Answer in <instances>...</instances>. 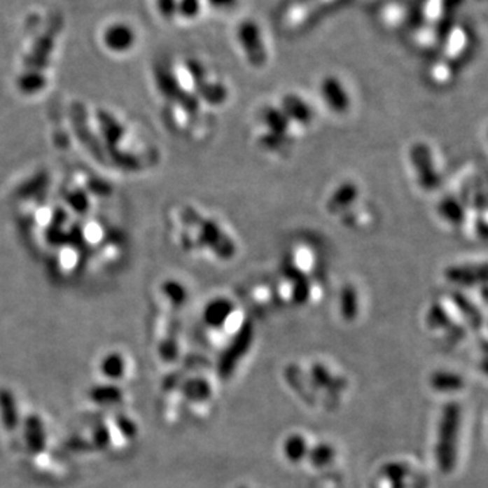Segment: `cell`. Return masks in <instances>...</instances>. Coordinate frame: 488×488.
Segmentation results:
<instances>
[{
  "label": "cell",
  "instance_id": "2e32d148",
  "mask_svg": "<svg viewBox=\"0 0 488 488\" xmlns=\"http://www.w3.org/2000/svg\"><path fill=\"white\" fill-rule=\"evenodd\" d=\"M446 281L459 286L488 285V262L459 263L447 266L444 270Z\"/></svg>",
  "mask_w": 488,
  "mask_h": 488
},
{
  "label": "cell",
  "instance_id": "603a6c76",
  "mask_svg": "<svg viewBox=\"0 0 488 488\" xmlns=\"http://www.w3.org/2000/svg\"><path fill=\"white\" fill-rule=\"evenodd\" d=\"M482 298H484L486 302H488V285H484L482 288Z\"/></svg>",
  "mask_w": 488,
  "mask_h": 488
},
{
  "label": "cell",
  "instance_id": "ac0fdd59",
  "mask_svg": "<svg viewBox=\"0 0 488 488\" xmlns=\"http://www.w3.org/2000/svg\"><path fill=\"white\" fill-rule=\"evenodd\" d=\"M361 288L356 281H344L338 291V307L344 319L356 318L362 307Z\"/></svg>",
  "mask_w": 488,
  "mask_h": 488
},
{
  "label": "cell",
  "instance_id": "30bf717a",
  "mask_svg": "<svg viewBox=\"0 0 488 488\" xmlns=\"http://www.w3.org/2000/svg\"><path fill=\"white\" fill-rule=\"evenodd\" d=\"M366 198V191L360 181L356 178H343L327 191L323 209L328 217L338 220L340 216L360 205Z\"/></svg>",
  "mask_w": 488,
  "mask_h": 488
},
{
  "label": "cell",
  "instance_id": "d6986e66",
  "mask_svg": "<svg viewBox=\"0 0 488 488\" xmlns=\"http://www.w3.org/2000/svg\"><path fill=\"white\" fill-rule=\"evenodd\" d=\"M440 216L453 225H460L466 218V211L463 204L453 195L444 197L438 205Z\"/></svg>",
  "mask_w": 488,
  "mask_h": 488
},
{
  "label": "cell",
  "instance_id": "7402d4cb",
  "mask_svg": "<svg viewBox=\"0 0 488 488\" xmlns=\"http://www.w3.org/2000/svg\"><path fill=\"white\" fill-rule=\"evenodd\" d=\"M208 3L216 10H228L234 7L237 0H208Z\"/></svg>",
  "mask_w": 488,
  "mask_h": 488
},
{
  "label": "cell",
  "instance_id": "6da1fadb",
  "mask_svg": "<svg viewBox=\"0 0 488 488\" xmlns=\"http://www.w3.org/2000/svg\"><path fill=\"white\" fill-rule=\"evenodd\" d=\"M11 202L22 236L50 281L78 285L116 276L127 265L130 239L114 209L92 211L67 198L53 169L26 172Z\"/></svg>",
  "mask_w": 488,
  "mask_h": 488
},
{
  "label": "cell",
  "instance_id": "e0dca14e",
  "mask_svg": "<svg viewBox=\"0 0 488 488\" xmlns=\"http://www.w3.org/2000/svg\"><path fill=\"white\" fill-rule=\"evenodd\" d=\"M337 221L340 223V227H343L347 231L356 234L368 232L377 225L379 211L375 207V204L369 198H366L360 205L340 216Z\"/></svg>",
  "mask_w": 488,
  "mask_h": 488
},
{
  "label": "cell",
  "instance_id": "44dd1931",
  "mask_svg": "<svg viewBox=\"0 0 488 488\" xmlns=\"http://www.w3.org/2000/svg\"><path fill=\"white\" fill-rule=\"evenodd\" d=\"M158 10L165 20H171L176 15L178 0H156Z\"/></svg>",
  "mask_w": 488,
  "mask_h": 488
},
{
  "label": "cell",
  "instance_id": "5bb4252c",
  "mask_svg": "<svg viewBox=\"0 0 488 488\" xmlns=\"http://www.w3.org/2000/svg\"><path fill=\"white\" fill-rule=\"evenodd\" d=\"M461 426V411L459 405H449L446 408L441 434H440V449L438 459L441 468L449 470L454 466V459L457 456V444Z\"/></svg>",
  "mask_w": 488,
  "mask_h": 488
},
{
  "label": "cell",
  "instance_id": "5b68a950",
  "mask_svg": "<svg viewBox=\"0 0 488 488\" xmlns=\"http://www.w3.org/2000/svg\"><path fill=\"white\" fill-rule=\"evenodd\" d=\"M60 22L50 21L21 56L14 87L22 99L37 101L48 92L53 69Z\"/></svg>",
  "mask_w": 488,
  "mask_h": 488
},
{
  "label": "cell",
  "instance_id": "7c38bea8",
  "mask_svg": "<svg viewBox=\"0 0 488 488\" xmlns=\"http://www.w3.org/2000/svg\"><path fill=\"white\" fill-rule=\"evenodd\" d=\"M278 106L304 137L318 123V109L304 95L289 91L279 97Z\"/></svg>",
  "mask_w": 488,
  "mask_h": 488
},
{
  "label": "cell",
  "instance_id": "7a4b0ae2",
  "mask_svg": "<svg viewBox=\"0 0 488 488\" xmlns=\"http://www.w3.org/2000/svg\"><path fill=\"white\" fill-rule=\"evenodd\" d=\"M49 134L56 148L113 181L141 176L160 162V151L144 127L107 104L81 98L64 102L50 113Z\"/></svg>",
  "mask_w": 488,
  "mask_h": 488
},
{
  "label": "cell",
  "instance_id": "8fae6325",
  "mask_svg": "<svg viewBox=\"0 0 488 488\" xmlns=\"http://www.w3.org/2000/svg\"><path fill=\"white\" fill-rule=\"evenodd\" d=\"M318 92L324 110L334 117H347L354 110L353 94L337 75H324L319 82Z\"/></svg>",
  "mask_w": 488,
  "mask_h": 488
},
{
  "label": "cell",
  "instance_id": "ffe728a7",
  "mask_svg": "<svg viewBox=\"0 0 488 488\" xmlns=\"http://www.w3.org/2000/svg\"><path fill=\"white\" fill-rule=\"evenodd\" d=\"M201 11V0H178L176 6V15L182 17L183 20H194L198 17Z\"/></svg>",
  "mask_w": 488,
  "mask_h": 488
},
{
  "label": "cell",
  "instance_id": "3957f363",
  "mask_svg": "<svg viewBox=\"0 0 488 488\" xmlns=\"http://www.w3.org/2000/svg\"><path fill=\"white\" fill-rule=\"evenodd\" d=\"M172 246L182 254L228 265L240 255V242L228 223L194 202L172 205L165 218Z\"/></svg>",
  "mask_w": 488,
  "mask_h": 488
},
{
  "label": "cell",
  "instance_id": "52a82bcc",
  "mask_svg": "<svg viewBox=\"0 0 488 488\" xmlns=\"http://www.w3.org/2000/svg\"><path fill=\"white\" fill-rule=\"evenodd\" d=\"M327 251L314 237L300 236L288 243L281 255L277 274L295 279L326 278Z\"/></svg>",
  "mask_w": 488,
  "mask_h": 488
},
{
  "label": "cell",
  "instance_id": "9a60e30c",
  "mask_svg": "<svg viewBox=\"0 0 488 488\" xmlns=\"http://www.w3.org/2000/svg\"><path fill=\"white\" fill-rule=\"evenodd\" d=\"M105 50L114 56H124L132 52L137 43L134 29L125 22H114L107 25L101 36Z\"/></svg>",
  "mask_w": 488,
  "mask_h": 488
},
{
  "label": "cell",
  "instance_id": "9c48e42d",
  "mask_svg": "<svg viewBox=\"0 0 488 488\" xmlns=\"http://www.w3.org/2000/svg\"><path fill=\"white\" fill-rule=\"evenodd\" d=\"M408 165L414 174L415 182L421 190L426 193L438 190L442 183V176L437 166V159L433 148L424 141L411 144L407 153Z\"/></svg>",
  "mask_w": 488,
  "mask_h": 488
},
{
  "label": "cell",
  "instance_id": "277c9868",
  "mask_svg": "<svg viewBox=\"0 0 488 488\" xmlns=\"http://www.w3.org/2000/svg\"><path fill=\"white\" fill-rule=\"evenodd\" d=\"M160 116L171 132L188 141H202L212 130V114L194 94L183 71L169 62H159L152 69Z\"/></svg>",
  "mask_w": 488,
  "mask_h": 488
},
{
  "label": "cell",
  "instance_id": "4fadbf2b",
  "mask_svg": "<svg viewBox=\"0 0 488 488\" xmlns=\"http://www.w3.org/2000/svg\"><path fill=\"white\" fill-rule=\"evenodd\" d=\"M236 39L247 63L254 68H263L269 63V52L259 25L253 20L240 22L236 29Z\"/></svg>",
  "mask_w": 488,
  "mask_h": 488
},
{
  "label": "cell",
  "instance_id": "ba28073f",
  "mask_svg": "<svg viewBox=\"0 0 488 488\" xmlns=\"http://www.w3.org/2000/svg\"><path fill=\"white\" fill-rule=\"evenodd\" d=\"M182 71L200 102L211 113L228 105L231 99L230 85L220 78L213 76L202 62L188 57L182 64Z\"/></svg>",
  "mask_w": 488,
  "mask_h": 488
},
{
  "label": "cell",
  "instance_id": "8992f818",
  "mask_svg": "<svg viewBox=\"0 0 488 488\" xmlns=\"http://www.w3.org/2000/svg\"><path fill=\"white\" fill-rule=\"evenodd\" d=\"M254 143L258 149L274 159H285L302 139L278 104H265L254 116Z\"/></svg>",
  "mask_w": 488,
  "mask_h": 488
},
{
  "label": "cell",
  "instance_id": "cb8c5ba5",
  "mask_svg": "<svg viewBox=\"0 0 488 488\" xmlns=\"http://www.w3.org/2000/svg\"><path fill=\"white\" fill-rule=\"evenodd\" d=\"M304 1H307V0H295V3H304Z\"/></svg>",
  "mask_w": 488,
  "mask_h": 488
}]
</instances>
